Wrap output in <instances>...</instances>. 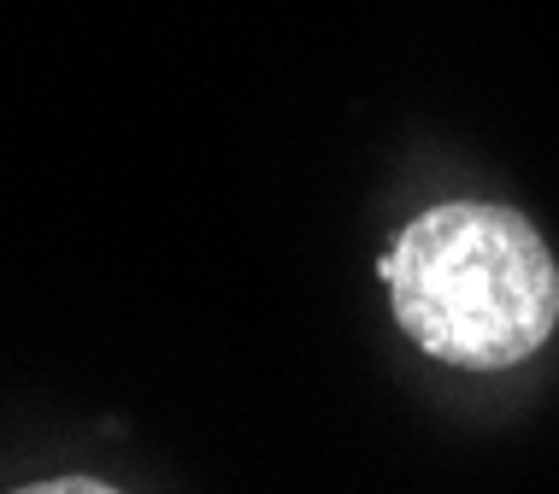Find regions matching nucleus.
Returning <instances> with one entry per match:
<instances>
[{"instance_id": "1", "label": "nucleus", "mask_w": 559, "mask_h": 494, "mask_svg": "<svg viewBox=\"0 0 559 494\" xmlns=\"http://www.w3.org/2000/svg\"><path fill=\"white\" fill-rule=\"evenodd\" d=\"M383 282L406 336L465 371L519 365L559 324V265L512 206L448 201L418 213L383 253Z\"/></svg>"}, {"instance_id": "2", "label": "nucleus", "mask_w": 559, "mask_h": 494, "mask_svg": "<svg viewBox=\"0 0 559 494\" xmlns=\"http://www.w3.org/2000/svg\"><path fill=\"white\" fill-rule=\"evenodd\" d=\"M19 494H118L95 477H59V483H36V489H19Z\"/></svg>"}]
</instances>
